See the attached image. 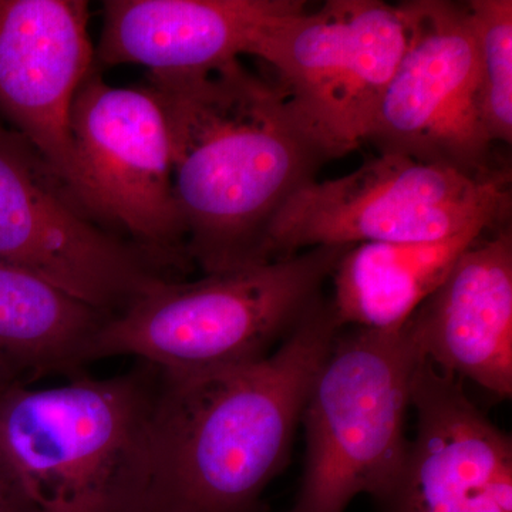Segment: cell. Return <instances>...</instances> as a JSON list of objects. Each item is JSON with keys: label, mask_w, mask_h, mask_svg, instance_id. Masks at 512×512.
<instances>
[{"label": "cell", "mask_w": 512, "mask_h": 512, "mask_svg": "<svg viewBox=\"0 0 512 512\" xmlns=\"http://www.w3.org/2000/svg\"><path fill=\"white\" fill-rule=\"evenodd\" d=\"M346 248L306 249L198 281L161 279L107 319L93 360L133 356L184 376L264 359L322 296Z\"/></svg>", "instance_id": "277c9868"}, {"label": "cell", "mask_w": 512, "mask_h": 512, "mask_svg": "<svg viewBox=\"0 0 512 512\" xmlns=\"http://www.w3.org/2000/svg\"><path fill=\"white\" fill-rule=\"evenodd\" d=\"M426 359L500 399L512 394V232H487L407 320Z\"/></svg>", "instance_id": "5bb4252c"}, {"label": "cell", "mask_w": 512, "mask_h": 512, "mask_svg": "<svg viewBox=\"0 0 512 512\" xmlns=\"http://www.w3.org/2000/svg\"><path fill=\"white\" fill-rule=\"evenodd\" d=\"M342 329L320 296L264 359L197 375L165 373L151 512H266L306 397Z\"/></svg>", "instance_id": "7a4b0ae2"}, {"label": "cell", "mask_w": 512, "mask_h": 512, "mask_svg": "<svg viewBox=\"0 0 512 512\" xmlns=\"http://www.w3.org/2000/svg\"><path fill=\"white\" fill-rule=\"evenodd\" d=\"M407 40L403 3L329 0L275 26L254 57L274 70L293 117L333 160L365 143Z\"/></svg>", "instance_id": "52a82bcc"}, {"label": "cell", "mask_w": 512, "mask_h": 512, "mask_svg": "<svg viewBox=\"0 0 512 512\" xmlns=\"http://www.w3.org/2000/svg\"><path fill=\"white\" fill-rule=\"evenodd\" d=\"M305 9L302 0H107L96 66L212 69L255 56L275 26Z\"/></svg>", "instance_id": "4fadbf2b"}, {"label": "cell", "mask_w": 512, "mask_h": 512, "mask_svg": "<svg viewBox=\"0 0 512 512\" xmlns=\"http://www.w3.org/2000/svg\"><path fill=\"white\" fill-rule=\"evenodd\" d=\"M416 437L377 512H512V441L456 377L423 357L412 380Z\"/></svg>", "instance_id": "7c38bea8"}, {"label": "cell", "mask_w": 512, "mask_h": 512, "mask_svg": "<svg viewBox=\"0 0 512 512\" xmlns=\"http://www.w3.org/2000/svg\"><path fill=\"white\" fill-rule=\"evenodd\" d=\"M165 373L0 392V451L29 512H151Z\"/></svg>", "instance_id": "3957f363"}, {"label": "cell", "mask_w": 512, "mask_h": 512, "mask_svg": "<svg viewBox=\"0 0 512 512\" xmlns=\"http://www.w3.org/2000/svg\"><path fill=\"white\" fill-rule=\"evenodd\" d=\"M70 136L87 211L124 232L165 278L190 268L167 128L146 84L111 86L96 67L74 97Z\"/></svg>", "instance_id": "ba28073f"}, {"label": "cell", "mask_w": 512, "mask_h": 512, "mask_svg": "<svg viewBox=\"0 0 512 512\" xmlns=\"http://www.w3.org/2000/svg\"><path fill=\"white\" fill-rule=\"evenodd\" d=\"M163 113L175 204L191 265L204 275L261 262L276 212L316 180L328 157L289 110L275 79L241 59L191 72H150Z\"/></svg>", "instance_id": "6da1fadb"}, {"label": "cell", "mask_w": 512, "mask_h": 512, "mask_svg": "<svg viewBox=\"0 0 512 512\" xmlns=\"http://www.w3.org/2000/svg\"><path fill=\"white\" fill-rule=\"evenodd\" d=\"M510 170L471 177L400 154H380L353 173L303 185L276 212L261 262L318 247L439 241L468 229L510 225Z\"/></svg>", "instance_id": "8992f818"}, {"label": "cell", "mask_w": 512, "mask_h": 512, "mask_svg": "<svg viewBox=\"0 0 512 512\" xmlns=\"http://www.w3.org/2000/svg\"><path fill=\"white\" fill-rule=\"evenodd\" d=\"M409 40L365 143L471 177L507 168L493 164L481 119L477 55L467 5L404 2Z\"/></svg>", "instance_id": "30bf717a"}, {"label": "cell", "mask_w": 512, "mask_h": 512, "mask_svg": "<svg viewBox=\"0 0 512 512\" xmlns=\"http://www.w3.org/2000/svg\"><path fill=\"white\" fill-rule=\"evenodd\" d=\"M0 261L114 316L165 276L0 119Z\"/></svg>", "instance_id": "9c48e42d"}, {"label": "cell", "mask_w": 512, "mask_h": 512, "mask_svg": "<svg viewBox=\"0 0 512 512\" xmlns=\"http://www.w3.org/2000/svg\"><path fill=\"white\" fill-rule=\"evenodd\" d=\"M476 43L481 119L491 143L512 141V2L467 3Z\"/></svg>", "instance_id": "e0dca14e"}, {"label": "cell", "mask_w": 512, "mask_h": 512, "mask_svg": "<svg viewBox=\"0 0 512 512\" xmlns=\"http://www.w3.org/2000/svg\"><path fill=\"white\" fill-rule=\"evenodd\" d=\"M110 315L0 261V392L84 372Z\"/></svg>", "instance_id": "9a60e30c"}, {"label": "cell", "mask_w": 512, "mask_h": 512, "mask_svg": "<svg viewBox=\"0 0 512 512\" xmlns=\"http://www.w3.org/2000/svg\"><path fill=\"white\" fill-rule=\"evenodd\" d=\"M0 512H29L2 451H0Z\"/></svg>", "instance_id": "ac0fdd59"}, {"label": "cell", "mask_w": 512, "mask_h": 512, "mask_svg": "<svg viewBox=\"0 0 512 512\" xmlns=\"http://www.w3.org/2000/svg\"><path fill=\"white\" fill-rule=\"evenodd\" d=\"M409 322L394 332L340 329L303 407L306 463L286 512H345L360 494L379 500L406 457L412 380L423 359Z\"/></svg>", "instance_id": "5b68a950"}, {"label": "cell", "mask_w": 512, "mask_h": 512, "mask_svg": "<svg viewBox=\"0 0 512 512\" xmlns=\"http://www.w3.org/2000/svg\"><path fill=\"white\" fill-rule=\"evenodd\" d=\"M89 19L86 0H0V119L36 148L83 207L70 113L97 67Z\"/></svg>", "instance_id": "8fae6325"}, {"label": "cell", "mask_w": 512, "mask_h": 512, "mask_svg": "<svg viewBox=\"0 0 512 512\" xmlns=\"http://www.w3.org/2000/svg\"><path fill=\"white\" fill-rule=\"evenodd\" d=\"M487 232L468 229L439 241L365 242L346 248L330 275L329 301L340 326L377 332L402 329L464 251Z\"/></svg>", "instance_id": "2e32d148"}]
</instances>
